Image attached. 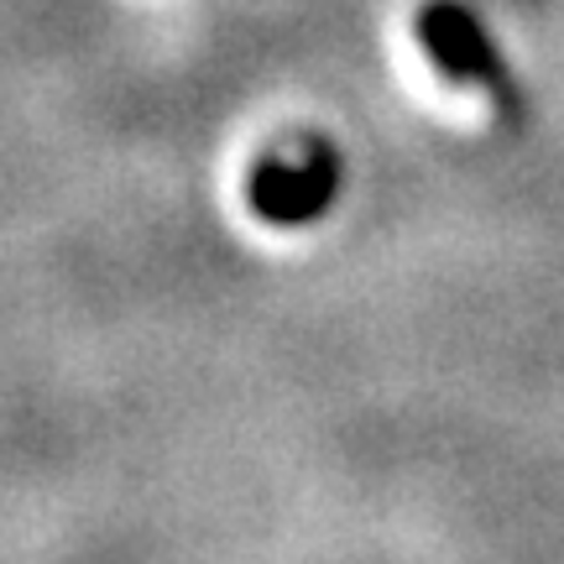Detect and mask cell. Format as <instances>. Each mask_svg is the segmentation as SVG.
<instances>
[{"label": "cell", "mask_w": 564, "mask_h": 564, "mask_svg": "<svg viewBox=\"0 0 564 564\" xmlns=\"http://www.w3.org/2000/svg\"><path fill=\"white\" fill-rule=\"evenodd\" d=\"M335 188H340V162L324 141H314V147H303L299 162L267 158L251 173V209L272 225H303L319 220L324 204L335 199Z\"/></svg>", "instance_id": "6da1fadb"}, {"label": "cell", "mask_w": 564, "mask_h": 564, "mask_svg": "<svg viewBox=\"0 0 564 564\" xmlns=\"http://www.w3.org/2000/svg\"><path fill=\"white\" fill-rule=\"evenodd\" d=\"M419 37H423V53L434 58V68H444L449 79H465L476 89H502V63H497L481 21L470 11L449 6V0L429 6L419 17Z\"/></svg>", "instance_id": "7a4b0ae2"}]
</instances>
